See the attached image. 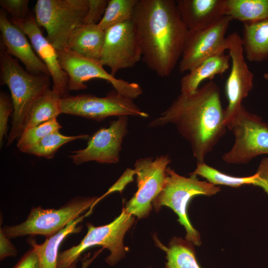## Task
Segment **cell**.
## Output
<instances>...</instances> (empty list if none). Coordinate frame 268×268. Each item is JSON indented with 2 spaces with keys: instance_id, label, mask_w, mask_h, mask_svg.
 Here are the masks:
<instances>
[{
  "instance_id": "cell-1",
  "label": "cell",
  "mask_w": 268,
  "mask_h": 268,
  "mask_svg": "<svg viewBox=\"0 0 268 268\" xmlns=\"http://www.w3.org/2000/svg\"><path fill=\"white\" fill-rule=\"evenodd\" d=\"M168 124L188 141L197 162H204L227 129L218 85L210 80L194 92L181 93L148 127Z\"/></svg>"
},
{
  "instance_id": "cell-2",
  "label": "cell",
  "mask_w": 268,
  "mask_h": 268,
  "mask_svg": "<svg viewBox=\"0 0 268 268\" xmlns=\"http://www.w3.org/2000/svg\"><path fill=\"white\" fill-rule=\"evenodd\" d=\"M132 21L146 66L160 77L170 75L181 58L188 32L176 0H138Z\"/></svg>"
},
{
  "instance_id": "cell-3",
  "label": "cell",
  "mask_w": 268,
  "mask_h": 268,
  "mask_svg": "<svg viewBox=\"0 0 268 268\" xmlns=\"http://www.w3.org/2000/svg\"><path fill=\"white\" fill-rule=\"evenodd\" d=\"M0 71L1 81L10 90L13 109L12 127L6 144L9 146L22 133L31 106L50 88L51 77L25 70L3 48L0 54Z\"/></svg>"
},
{
  "instance_id": "cell-4",
  "label": "cell",
  "mask_w": 268,
  "mask_h": 268,
  "mask_svg": "<svg viewBox=\"0 0 268 268\" xmlns=\"http://www.w3.org/2000/svg\"><path fill=\"white\" fill-rule=\"evenodd\" d=\"M166 173L164 187L154 200L152 206L156 211L163 206L172 209L178 215V221L186 230L185 239L194 245L200 246L201 241L200 233L189 219L188 204L196 196L215 195L220 191V187L208 181L199 180L196 175L190 174V177L181 176L169 167H167Z\"/></svg>"
},
{
  "instance_id": "cell-5",
  "label": "cell",
  "mask_w": 268,
  "mask_h": 268,
  "mask_svg": "<svg viewBox=\"0 0 268 268\" xmlns=\"http://www.w3.org/2000/svg\"><path fill=\"white\" fill-rule=\"evenodd\" d=\"M134 222L133 215L127 213L123 207L121 214L108 224L95 226L87 222V233L80 242L59 253L57 268H69L78 261L85 251L95 246H101L110 251L105 262L114 266L126 255L127 250L124 245V237Z\"/></svg>"
},
{
  "instance_id": "cell-6",
  "label": "cell",
  "mask_w": 268,
  "mask_h": 268,
  "mask_svg": "<svg viewBox=\"0 0 268 268\" xmlns=\"http://www.w3.org/2000/svg\"><path fill=\"white\" fill-rule=\"evenodd\" d=\"M97 198L76 197L58 209L34 206L25 221L16 225H4L2 229L10 239L26 235H42L49 238L90 209Z\"/></svg>"
},
{
  "instance_id": "cell-7",
  "label": "cell",
  "mask_w": 268,
  "mask_h": 268,
  "mask_svg": "<svg viewBox=\"0 0 268 268\" xmlns=\"http://www.w3.org/2000/svg\"><path fill=\"white\" fill-rule=\"evenodd\" d=\"M88 0H38L34 16L56 50L66 48L73 32L84 24Z\"/></svg>"
},
{
  "instance_id": "cell-8",
  "label": "cell",
  "mask_w": 268,
  "mask_h": 268,
  "mask_svg": "<svg viewBox=\"0 0 268 268\" xmlns=\"http://www.w3.org/2000/svg\"><path fill=\"white\" fill-rule=\"evenodd\" d=\"M227 128L235 140L231 148L222 156L224 162L246 164L258 155L268 154V125L243 105Z\"/></svg>"
},
{
  "instance_id": "cell-9",
  "label": "cell",
  "mask_w": 268,
  "mask_h": 268,
  "mask_svg": "<svg viewBox=\"0 0 268 268\" xmlns=\"http://www.w3.org/2000/svg\"><path fill=\"white\" fill-rule=\"evenodd\" d=\"M61 109V114L80 116L98 122L110 116H149L134 103L133 99L115 90L104 97L81 94L62 98Z\"/></svg>"
},
{
  "instance_id": "cell-10",
  "label": "cell",
  "mask_w": 268,
  "mask_h": 268,
  "mask_svg": "<svg viewBox=\"0 0 268 268\" xmlns=\"http://www.w3.org/2000/svg\"><path fill=\"white\" fill-rule=\"evenodd\" d=\"M60 65L68 77V90L77 91L86 89L89 80L99 78L107 81L121 94L134 99L142 93L136 82L117 78L108 72L99 61L81 56L67 48L57 51Z\"/></svg>"
},
{
  "instance_id": "cell-11",
  "label": "cell",
  "mask_w": 268,
  "mask_h": 268,
  "mask_svg": "<svg viewBox=\"0 0 268 268\" xmlns=\"http://www.w3.org/2000/svg\"><path fill=\"white\" fill-rule=\"evenodd\" d=\"M171 159L168 155L141 158L134 164L137 190L123 207L125 211L139 219L147 217L152 202L165 183L166 170Z\"/></svg>"
},
{
  "instance_id": "cell-12",
  "label": "cell",
  "mask_w": 268,
  "mask_h": 268,
  "mask_svg": "<svg viewBox=\"0 0 268 268\" xmlns=\"http://www.w3.org/2000/svg\"><path fill=\"white\" fill-rule=\"evenodd\" d=\"M141 57L140 41L132 20L105 31L99 61L110 69L112 75L121 69L134 67Z\"/></svg>"
},
{
  "instance_id": "cell-13",
  "label": "cell",
  "mask_w": 268,
  "mask_h": 268,
  "mask_svg": "<svg viewBox=\"0 0 268 268\" xmlns=\"http://www.w3.org/2000/svg\"><path fill=\"white\" fill-rule=\"evenodd\" d=\"M232 20L224 15L208 26L188 30L179 63V71H189L205 59L227 50L225 34Z\"/></svg>"
},
{
  "instance_id": "cell-14",
  "label": "cell",
  "mask_w": 268,
  "mask_h": 268,
  "mask_svg": "<svg viewBox=\"0 0 268 268\" xmlns=\"http://www.w3.org/2000/svg\"><path fill=\"white\" fill-rule=\"evenodd\" d=\"M128 116L118 117L107 128L99 129L89 138L86 147L73 151L68 157L75 165L88 161L113 164L119 161L120 152L127 134Z\"/></svg>"
},
{
  "instance_id": "cell-15",
  "label": "cell",
  "mask_w": 268,
  "mask_h": 268,
  "mask_svg": "<svg viewBox=\"0 0 268 268\" xmlns=\"http://www.w3.org/2000/svg\"><path fill=\"white\" fill-rule=\"evenodd\" d=\"M227 38L231 67L225 84L228 100L225 109L226 126L242 105L243 100L252 89L254 79V74L249 69L245 61L241 37L236 32H233Z\"/></svg>"
},
{
  "instance_id": "cell-16",
  "label": "cell",
  "mask_w": 268,
  "mask_h": 268,
  "mask_svg": "<svg viewBox=\"0 0 268 268\" xmlns=\"http://www.w3.org/2000/svg\"><path fill=\"white\" fill-rule=\"evenodd\" d=\"M11 21L25 33L37 56L48 68L53 81L52 89L62 98L67 97L68 77L60 65L57 50L43 35L34 15L30 14L23 20L11 18Z\"/></svg>"
},
{
  "instance_id": "cell-17",
  "label": "cell",
  "mask_w": 268,
  "mask_h": 268,
  "mask_svg": "<svg viewBox=\"0 0 268 268\" xmlns=\"http://www.w3.org/2000/svg\"><path fill=\"white\" fill-rule=\"evenodd\" d=\"M0 31L2 48L8 54L19 60L26 70L33 74L50 76L48 68L37 56L26 35L9 20L3 10L0 12Z\"/></svg>"
},
{
  "instance_id": "cell-18",
  "label": "cell",
  "mask_w": 268,
  "mask_h": 268,
  "mask_svg": "<svg viewBox=\"0 0 268 268\" xmlns=\"http://www.w3.org/2000/svg\"><path fill=\"white\" fill-rule=\"evenodd\" d=\"M225 0H176L181 18L188 30L208 26L224 16Z\"/></svg>"
},
{
  "instance_id": "cell-19",
  "label": "cell",
  "mask_w": 268,
  "mask_h": 268,
  "mask_svg": "<svg viewBox=\"0 0 268 268\" xmlns=\"http://www.w3.org/2000/svg\"><path fill=\"white\" fill-rule=\"evenodd\" d=\"M229 54L220 53L213 55L199 63L183 76L180 80L181 93L195 92L203 81L211 80L217 75H222L229 68Z\"/></svg>"
},
{
  "instance_id": "cell-20",
  "label": "cell",
  "mask_w": 268,
  "mask_h": 268,
  "mask_svg": "<svg viewBox=\"0 0 268 268\" xmlns=\"http://www.w3.org/2000/svg\"><path fill=\"white\" fill-rule=\"evenodd\" d=\"M105 31L98 24H83L70 36L66 48L83 57L99 61Z\"/></svg>"
},
{
  "instance_id": "cell-21",
  "label": "cell",
  "mask_w": 268,
  "mask_h": 268,
  "mask_svg": "<svg viewBox=\"0 0 268 268\" xmlns=\"http://www.w3.org/2000/svg\"><path fill=\"white\" fill-rule=\"evenodd\" d=\"M85 217H86L85 214L81 215L56 234L46 238L41 244H37L32 238L27 239L28 244L35 249L38 255L40 268H57L58 251L61 244L69 235L79 233L82 230V226L79 223Z\"/></svg>"
},
{
  "instance_id": "cell-22",
  "label": "cell",
  "mask_w": 268,
  "mask_h": 268,
  "mask_svg": "<svg viewBox=\"0 0 268 268\" xmlns=\"http://www.w3.org/2000/svg\"><path fill=\"white\" fill-rule=\"evenodd\" d=\"M241 39L244 53L248 61L262 62L268 59V18L244 23Z\"/></svg>"
},
{
  "instance_id": "cell-23",
  "label": "cell",
  "mask_w": 268,
  "mask_h": 268,
  "mask_svg": "<svg viewBox=\"0 0 268 268\" xmlns=\"http://www.w3.org/2000/svg\"><path fill=\"white\" fill-rule=\"evenodd\" d=\"M191 174L199 175L209 183L218 186L239 187L252 185L260 187L268 194V183L264 172L258 168L256 173L247 177H236L225 174L209 166L204 162H197V167Z\"/></svg>"
},
{
  "instance_id": "cell-24",
  "label": "cell",
  "mask_w": 268,
  "mask_h": 268,
  "mask_svg": "<svg viewBox=\"0 0 268 268\" xmlns=\"http://www.w3.org/2000/svg\"><path fill=\"white\" fill-rule=\"evenodd\" d=\"M61 99L58 93L48 89L30 107L25 120L23 130L57 119L61 114Z\"/></svg>"
},
{
  "instance_id": "cell-25",
  "label": "cell",
  "mask_w": 268,
  "mask_h": 268,
  "mask_svg": "<svg viewBox=\"0 0 268 268\" xmlns=\"http://www.w3.org/2000/svg\"><path fill=\"white\" fill-rule=\"evenodd\" d=\"M224 15L251 23L268 18V0H225Z\"/></svg>"
},
{
  "instance_id": "cell-26",
  "label": "cell",
  "mask_w": 268,
  "mask_h": 268,
  "mask_svg": "<svg viewBox=\"0 0 268 268\" xmlns=\"http://www.w3.org/2000/svg\"><path fill=\"white\" fill-rule=\"evenodd\" d=\"M158 246L166 253L165 268H201L196 256L194 244L180 237H173L167 247L156 240Z\"/></svg>"
},
{
  "instance_id": "cell-27",
  "label": "cell",
  "mask_w": 268,
  "mask_h": 268,
  "mask_svg": "<svg viewBox=\"0 0 268 268\" xmlns=\"http://www.w3.org/2000/svg\"><path fill=\"white\" fill-rule=\"evenodd\" d=\"M138 0H109L98 26L106 31L108 28L132 20Z\"/></svg>"
},
{
  "instance_id": "cell-28",
  "label": "cell",
  "mask_w": 268,
  "mask_h": 268,
  "mask_svg": "<svg viewBox=\"0 0 268 268\" xmlns=\"http://www.w3.org/2000/svg\"><path fill=\"white\" fill-rule=\"evenodd\" d=\"M89 138L87 134L67 136L61 134L59 131L53 132L46 135L28 149L25 153L46 158H53L59 148L71 141Z\"/></svg>"
},
{
  "instance_id": "cell-29",
  "label": "cell",
  "mask_w": 268,
  "mask_h": 268,
  "mask_svg": "<svg viewBox=\"0 0 268 268\" xmlns=\"http://www.w3.org/2000/svg\"><path fill=\"white\" fill-rule=\"evenodd\" d=\"M61 128L57 119H54L37 126L24 130L19 137L17 147L20 151L25 152L46 135L59 131Z\"/></svg>"
},
{
  "instance_id": "cell-30",
  "label": "cell",
  "mask_w": 268,
  "mask_h": 268,
  "mask_svg": "<svg viewBox=\"0 0 268 268\" xmlns=\"http://www.w3.org/2000/svg\"><path fill=\"white\" fill-rule=\"evenodd\" d=\"M28 0H0V5L15 20H23L30 14L29 13Z\"/></svg>"
},
{
  "instance_id": "cell-31",
  "label": "cell",
  "mask_w": 268,
  "mask_h": 268,
  "mask_svg": "<svg viewBox=\"0 0 268 268\" xmlns=\"http://www.w3.org/2000/svg\"><path fill=\"white\" fill-rule=\"evenodd\" d=\"M88 8L84 24H98L106 9L108 0H88Z\"/></svg>"
},
{
  "instance_id": "cell-32",
  "label": "cell",
  "mask_w": 268,
  "mask_h": 268,
  "mask_svg": "<svg viewBox=\"0 0 268 268\" xmlns=\"http://www.w3.org/2000/svg\"><path fill=\"white\" fill-rule=\"evenodd\" d=\"M13 110L12 101L3 92L0 95V143L2 144L3 136L8 129L7 122L9 115Z\"/></svg>"
},
{
  "instance_id": "cell-33",
  "label": "cell",
  "mask_w": 268,
  "mask_h": 268,
  "mask_svg": "<svg viewBox=\"0 0 268 268\" xmlns=\"http://www.w3.org/2000/svg\"><path fill=\"white\" fill-rule=\"evenodd\" d=\"M2 216L0 214V260L11 257H15L17 254V250L8 237L4 234L2 227Z\"/></svg>"
},
{
  "instance_id": "cell-34",
  "label": "cell",
  "mask_w": 268,
  "mask_h": 268,
  "mask_svg": "<svg viewBox=\"0 0 268 268\" xmlns=\"http://www.w3.org/2000/svg\"><path fill=\"white\" fill-rule=\"evenodd\" d=\"M12 268H40V261L35 249L31 247Z\"/></svg>"
},
{
  "instance_id": "cell-35",
  "label": "cell",
  "mask_w": 268,
  "mask_h": 268,
  "mask_svg": "<svg viewBox=\"0 0 268 268\" xmlns=\"http://www.w3.org/2000/svg\"><path fill=\"white\" fill-rule=\"evenodd\" d=\"M102 249L97 251L92 257H90V254L85 255L81 261V267L80 268H88L89 266L93 262V261L97 257V256L101 252Z\"/></svg>"
},
{
  "instance_id": "cell-36",
  "label": "cell",
  "mask_w": 268,
  "mask_h": 268,
  "mask_svg": "<svg viewBox=\"0 0 268 268\" xmlns=\"http://www.w3.org/2000/svg\"><path fill=\"white\" fill-rule=\"evenodd\" d=\"M78 261H76L75 262V263H74L71 266H70L69 268H77V264L78 263Z\"/></svg>"
},
{
  "instance_id": "cell-37",
  "label": "cell",
  "mask_w": 268,
  "mask_h": 268,
  "mask_svg": "<svg viewBox=\"0 0 268 268\" xmlns=\"http://www.w3.org/2000/svg\"><path fill=\"white\" fill-rule=\"evenodd\" d=\"M264 78L268 80V72L265 73L263 75Z\"/></svg>"
}]
</instances>
